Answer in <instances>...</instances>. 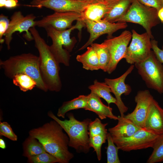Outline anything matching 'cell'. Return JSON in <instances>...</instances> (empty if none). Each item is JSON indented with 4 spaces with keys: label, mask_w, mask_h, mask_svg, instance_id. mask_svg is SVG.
<instances>
[{
    "label": "cell",
    "mask_w": 163,
    "mask_h": 163,
    "mask_svg": "<svg viewBox=\"0 0 163 163\" xmlns=\"http://www.w3.org/2000/svg\"><path fill=\"white\" fill-rule=\"evenodd\" d=\"M63 130L61 126L53 120L31 129L29 134L38 139L46 151L56 158L59 163H68L74 155L69 150V138Z\"/></svg>",
    "instance_id": "6da1fadb"
},
{
    "label": "cell",
    "mask_w": 163,
    "mask_h": 163,
    "mask_svg": "<svg viewBox=\"0 0 163 163\" xmlns=\"http://www.w3.org/2000/svg\"><path fill=\"white\" fill-rule=\"evenodd\" d=\"M29 30L39 52V69L43 80L48 90L59 92L62 87L59 74V63L51 52L50 46L41 37L35 27L30 28Z\"/></svg>",
    "instance_id": "7a4b0ae2"
},
{
    "label": "cell",
    "mask_w": 163,
    "mask_h": 163,
    "mask_svg": "<svg viewBox=\"0 0 163 163\" xmlns=\"http://www.w3.org/2000/svg\"><path fill=\"white\" fill-rule=\"evenodd\" d=\"M0 66L7 77L12 79L17 74H26L35 80L36 87L45 92L48 91L40 73L39 56L30 53L11 56L5 60L0 59Z\"/></svg>",
    "instance_id": "3957f363"
},
{
    "label": "cell",
    "mask_w": 163,
    "mask_h": 163,
    "mask_svg": "<svg viewBox=\"0 0 163 163\" xmlns=\"http://www.w3.org/2000/svg\"><path fill=\"white\" fill-rule=\"evenodd\" d=\"M47 115L56 121L65 132L69 138V146L78 153L89 152L91 147L88 129L91 119L80 121L76 119L73 114L69 113L67 114L69 119L62 120L50 111L48 112Z\"/></svg>",
    "instance_id": "277c9868"
},
{
    "label": "cell",
    "mask_w": 163,
    "mask_h": 163,
    "mask_svg": "<svg viewBox=\"0 0 163 163\" xmlns=\"http://www.w3.org/2000/svg\"><path fill=\"white\" fill-rule=\"evenodd\" d=\"M85 26L82 21H77V23L71 27L65 30H57L51 26L45 29L47 36L52 40V43L50 49L53 56L59 63H62L66 66L69 65L70 55L77 42L75 37H70L71 32L78 29L80 31Z\"/></svg>",
    "instance_id": "5b68a950"
},
{
    "label": "cell",
    "mask_w": 163,
    "mask_h": 163,
    "mask_svg": "<svg viewBox=\"0 0 163 163\" xmlns=\"http://www.w3.org/2000/svg\"><path fill=\"white\" fill-rule=\"evenodd\" d=\"M158 12L155 8L144 5L137 0H132L126 14L117 22L139 24L145 29L151 39H153L152 29L160 23Z\"/></svg>",
    "instance_id": "8992f818"
},
{
    "label": "cell",
    "mask_w": 163,
    "mask_h": 163,
    "mask_svg": "<svg viewBox=\"0 0 163 163\" xmlns=\"http://www.w3.org/2000/svg\"><path fill=\"white\" fill-rule=\"evenodd\" d=\"M134 66L147 87L163 94V65L153 51L148 58Z\"/></svg>",
    "instance_id": "52a82bcc"
},
{
    "label": "cell",
    "mask_w": 163,
    "mask_h": 163,
    "mask_svg": "<svg viewBox=\"0 0 163 163\" xmlns=\"http://www.w3.org/2000/svg\"><path fill=\"white\" fill-rule=\"evenodd\" d=\"M132 32V40L124 58L131 65L145 60L152 51L151 39L146 32L139 34L133 29Z\"/></svg>",
    "instance_id": "ba28073f"
},
{
    "label": "cell",
    "mask_w": 163,
    "mask_h": 163,
    "mask_svg": "<svg viewBox=\"0 0 163 163\" xmlns=\"http://www.w3.org/2000/svg\"><path fill=\"white\" fill-rule=\"evenodd\" d=\"M158 136L145 128H141L130 136L112 138L119 150L129 152L152 148Z\"/></svg>",
    "instance_id": "9c48e42d"
},
{
    "label": "cell",
    "mask_w": 163,
    "mask_h": 163,
    "mask_svg": "<svg viewBox=\"0 0 163 163\" xmlns=\"http://www.w3.org/2000/svg\"><path fill=\"white\" fill-rule=\"evenodd\" d=\"M36 18L35 16L33 14L24 16L20 11L13 13L11 17L7 29L4 35L5 41L8 50L10 49L13 34L16 32L18 31L20 33L25 32L24 37L27 40H34L29 29L36 26Z\"/></svg>",
    "instance_id": "30bf717a"
},
{
    "label": "cell",
    "mask_w": 163,
    "mask_h": 163,
    "mask_svg": "<svg viewBox=\"0 0 163 163\" xmlns=\"http://www.w3.org/2000/svg\"><path fill=\"white\" fill-rule=\"evenodd\" d=\"M82 21L85 24L90 37L87 41L79 50H82L91 45L100 36L106 34L108 35L107 38H111L113 37L112 34L115 32L120 29H125L128 26L126 22L111 23L103 19L94 21L84 17Z\"/></svg>",
    "instance_id": "8fae6325"
},
{
    "label": "cell",
    "mask_w": 163,
    "mask_h": 163,
    "mask_svg": "<svg viewBox=\"0 0 163 163\" xmlns=\"http://www.w3.org/2000/svg\"><path fill=\"white\" fill-rule=\"evenodd\" d=\"M132 37L131 33L125 30L119 36L107 38L103 42L107 46L110 54V62L107 72L108 74L113 72L119 62L124 58Z\"/></svg>",
    "instance_id": "7c38bea8"
},
{
    "label": "cell",
    "mask_w": 163,
    "mask_h": 163,
    "mask_svg": "<svg viewBox=\"0 0 163 163\" xmlns=\"http://www.w3.org/2000/svg\"><path fill=\"white\" fill-rule=\"evenodd\" d=\"M84 17L83 12H55L36 21V26L44 28L51 26L58 30H64L71 27L74 21H82Z\"/></svg>",
    "instance_id": "4fadbf2b"
},
{
    "label": "cell",
    "mask_w": 163,
    "mask_h": 163,
    "mask_svg": "<svg viewBox=\"0 0 163 163\" xmlns=\"http://www.w3.org/2000/svg\"><path fill=\"white\" fill-rule=\"evenodd\" d=\"M134 65H131L127 70L121 76L115 79L105 78L104 82L110 87L111 92L113 93L116 100V105L120 114V116H124V113L128 110V108L122 100L121 96L124 94L129 95L132 91L131 88L128 84L125 83L127 76L133 70Z\"/></svg>",
    "instance_id": "5bb4252c"
},
{
    "label": "cell",
    "mask_w": 163,
    "mask_h": 163,
    "mask_svg": "<svg viewBox=\"0 0 163 163\" xmlns=\"http://www.w3.org/2000/svg\"><path fill=\"white\" fill-rule=\"evenodd\" d=\"M154 98L149 90L138 91L135 97L136 107L133 111L125 117L133 121L141 128H144L150 105Z\"/></svg>",
    "instance_id": "9a60e30c"
},
{
    "label": "cell",
    "mask_w": 163,
    "mask_h": 163,
    "mask_svg": "<svg viewBox=\"0 0 163 163\" xmlns=\"http://www.w3.org/2000/svg\"><path fill=\"white\" fill-rule=\"evenodd\" d=\"M88 4L85 1L75 0H33L28 6L39 8L45 7L58 12L83 13Z\"/></svg>",
    "instance_id": "2e32d148"
},
{
    "label": "cell",
    "mask_w": 163,
    "mask_h": 163,
    "mask_svg": "<svg viewBox=\"0 0 163 163\" xmlns=\"http://www.w3.org/2000/svg\"><path fill=\"white\" fill-rule=\"evenodd\" d=\"M144 128L158 135L163 133V109L154 98L150 105Z\"/></svg>",
    "instance_id": "e0dca14e"
},
{
    "label": "cell",
    "mask_w": 163,
    "mask_h": 163,
    "mask_svg": "<svg viewBox=\"0 0 163 163\" xmlns=\"http://www.w3.org/2000/svg\"><path fill=\"white\" fill-rule=\"evenodd\" d=\"M85 110L94 112L101 120L108 118L111 119L118 120L119 118V117L113 114L111 107L104 104L100 97L92 92H91L88 95L87 104Z\"/></svg>",
    "instance_id": "ac0fdd59"
},
{
    "label": "cell",
    "mask_w": 163,
    "mask_h": 163,
    "mask_svg": "<svg viewBox=\"0 0 163 163\" xmlns=\"http://www.w3.org/2000/svg\"><path fill=\"white\" fill-rule=\"evenodd\" d=\"M118 117L117 124L108 129L109 133L112 138H123L130 136L141 128L124 116Z\"/></svg>",
    "instance_id": "d6986e66"
},
{
    "label": "cell",
    "mask_w": 163,
    "mask_h": 163,
    "mask_svg": "<svg viewBox=\"0 0 163 163\" xmlns=\"http://www.w3.org/2000/svg\"><path fill=\"white\" fill-rule=\"evenodd\" d=\"M87 48L84 53L77 55L76 60L82 63L85 69L93 71L100 69L98 57L94 49L91 46Z\"/></svg>",
    "instance_id": "ffe728a7"
},
{
    "label": "cell",
    "mask_w": 163,
    "mask_h": 163,
    "mask_svg": "<svg viewBox=\"0 0 163 163\" xmlns=\"http://www.w3.org/2000/svg\"><path fill=\"white\" fill-rule=\"evenodd\" d=\"M132 0H120L106 14L102 19L111 23L117 22L129 9Z\"/></svg>",
    "instance_id": "44dd1931"
},
{
    "label": "cell",
    "mask_w": 163,
    "mask_h": 163,
    "mask_svg": "<svg viewBox=\"0 0 163 163\" xmlns=\"http://www.w3.org/2000/svg\"><path fill=\"white\" fill-rule=\"evenodd\" d=\"M88 95H80L72 100L64 102L59 107L57 113L58 117L65 118L66 113L71 110L86 108Z\"/></svg>",
    "instance_id": "7402d4cb"
},
{
    "label": "cell",
    "mask_w": 163,
    "mask_h": 163,
    "mask_svg": "<svg viewBox=\"0 0 163 163\" xmlns=\"http://www.w3.org/2000/svg\"><path fill=\"white\" fill-rule=\"evenodd\" d=\"M22 145L23 155L27 158L46 152L38 139L30 135L24 141Z\"/></svg>",
    "instance_id": "603a6c76"
},
{
    "label": "cell",
    "mask_w": 163,
    "mask_h": 163,
    "mask_svg": "<svg viewBox=\"0 0 163 163\" xmlns=\"http://www.w3.org/2000/svg\"><path fill=\"white\" fill-rule=\"evenodd\" d=\"M88 88L91 90V92L104 99L108 106L111 103L116 104V99L112 95L110 87L105 82H101L97 80H95L94 82V84L90 85Z\"/></svg>",
    "instance_id": "cb8c5ba5"
},
{
    "label": "cell",
    "mask_w": 163,
    "mask_h": 163,
    "mask_svg": "<svg viewBox=\"0 0 163 163\" xmlns=\"http://www.w3.org/2000/svg\"><path fill=\"white\" fill-rule=\"evenodd\" d=\"M111 8L101 4H88L83 14L84 17L87 19L98 21L102 19Z\"/></svg>",
    "instance_id": "d4e9b609"
},
{
    "label": "cell",
    "mask_w": 163,
    "mask_h": 163,
    "mask_svg": "<svg viewBox=\"0 0 163 163\" xmlns=\"http://www.w3.org/2000/svg\"><path fill=\"white\" fill-rule=\"evenodd\" d=\"M97 56L100 69L107 72L110 63V54L107 46L103 42L101 44L92 43L91 45Z\"/></svg>",
    "instance_id": "484cf974"
},
{
    "label": "cell",
    "mask_w": 163,
    "mask_h": 163,
    "mask_svg": "<svg viewBox=\"0 0 163 163\" xmlns=\"http://www.w3.org/2000/svg\"><path fill=\"white\" fill-rule=\"evenodd\" d=\"M13 83L23 92L31 90L37 87V83L32 78L24 74H17L12 79Z\"/></svg>",
    "instance_id": "4316f807"
},
{
    "label": "cell",
    "mask_w": 163,
    "mask_h": 163,
    "mask_svg": "<svg viewBox=\"0 0 163 163\" xmlns=\"http://www.w3.org/2000/svg\"><path fill=\"white\" fill-rule=\"evenodd\" d=\"M152 148L153 151L147 163H156L163 162V133L158 136Z\"/></svg>",
    "instance_id": "83f0119b"
},
{
    "label": "cell",
    "mask_w": 163,
    "mask_h": 163,
    "mask_svg": "<svg viewBox=\"0 0 163 163\" xmlns=\"http://www.w3.org/2000/svg\"><path fill=\"white\" fill-rule=\"evenodd\" d=\"M107 140L108 144L106 152L107 163H120L118 155L119 149L114 143L112 137L109 133L107 135Z\"/></svg>",
    "instance_id": "f1b7e54d"
},
{
    "label": "cell",
    "mask_w": 163,
    "mask_h": 163,
    "mask_svg": "<svg viewBox=\"0 0 163 163\" xmlns=\"http://www.w3.org/2000/svg\"><path fill=\"white\" fill-rule=\"evenodd\" d=\"M108 133L90 137L89 138L90 146L94 149L99 161L101 159V147L107 140Z\"/></svg>",
    "instance_id": "f546056e"
},
{
    "label": "cell",
    "mask_w": 163,
    "mask_h": 163,
    "mask_svg": "<svg viewBox=\"0 0 163 163\" xmlns=\"http://www.w3.org/2000/svg\"><path fill=\"white\" fill-rule=\"evenodd\" d=\"M108 123H102L100 119L96 118L93 121H91L88 126L89 137L104 133H107L106 126Z\"/></svg>",
    "instance_id": "4dcf8cb0"
},
{
    "label": "cell",
    "mask_w": 163,
    "mask_h": 163,
    "mask_svg": "<svg viewBox=\"0 0 163 163\" xmlns=\"http://www.w3.org/2000/svg\"><path fill=\"white\" fill-rule=\"evenodd\" d=\"M27 158V162L29 163H59L56 158L46 152Z\"/></svg>",
    "instance_id": "1f68e13d"
},
{
    "label": "cell",
    "mask_w": 163,
    "mask_h": 163,
    "mask_svg": "<svg viewBox=\"0 0 163 163\" xmlns=\"http://www.w3.org/2000/svg\"><path fill=\"white\" fill-rule=\"evenodd\" d=\"M0 136H3L13 141H16L18 137L10 125L6 122H0Z\"/></svg>",
    "instance_id": "d6a6232c"
},
{
    "label": "cell",
    "mask_w": 163,
    "mask_h": 163,
    "mask_svg": "<svg viewBox=\"0 0 163 163\" xmlns=\"http://www.w3.org/2000/svg\"><path fill=\"white\" fill-rule=\"evenodd\" d=\"M9 21L7 17L2 14L0 16V42L2 43L5 41L2 37L7 29Z\"/></svg>",
    "instance_id": "836d02e7"
},
{
    "label": "cell",
    "mask_w": 163,
    "mask_h": 163,
    "mask_svg": "<svg viewBox=\"0 0 163 163\" xmlns=\"http://www.w3.org/2000/svg\"><path fill=\"white\" fill-rule=\"evenodd\" d=\"M152 49L158 59L162 63H163V46L162 49L160 48L158 46V41L154 40L151 39Z\"/></svg>",
    "instance_id": "e575fe53"
},
{
    "label": "cell",
    "mask_w": 163,
    "mask_h": 163,
    "mask_svg": "<svg viewBox=\"0 0 163 163\" xmlns=\"http://www.w3.org/2000/svg\"><path fill=\"white\" fill-rule=\"evenodd\" d=\"M137 0L144 5L156 9L158 11L163 6L162 0Z\"/></svg>",
    "instance_id": "d590c367"
},
{
    "label": "cell",
    "mask_w": 163,
    "mask_h": 163,
    "mask_svg": "<svg viewBox=\"0 0 163 163\" xmlns=\"http://www.w3.org/2000/svg\"><path fill=\"white\" fill-rule=\"evenodd\" d=\"M120 0H85L88 4H100L111 8Z\"/></svg>",
    "instance_id": "8d00e7d4"
},
{
    "label": "cell",
    "mask_w": 163,
    "mask_h": 163,
    "mask_svg": "<svg viewBox=\"0 0 163 163\" xmlns=\"http://www.w3.org/2000/svg\"><path fill=\"white\" fill-rule=\"evenodd\" d=\"M18 0H7L5 7L7 8H13L19 5Z\"/></svg>",
    "instance_id": "74e56055"
},
{
    "label": "cell",
    "mask_w": 163,
    "mask_h": 163,
    "mask_svg": "<svg viewBox=\"0 0 163 163\" xmlns=\"http://www.w3.org/2000/svg\"><path fill=\"white\" fill-rule=\"evenodd\" d=\"M158 15L160 20L163 23V6L158 11Z\"/></svg>",
    "instance_id": "f35d334b"
},
{
    "label": "cell",
    "mask_w": 163,
    "mask_h": 163,
    "mask_svg": "<svg viewBox=\"0 0 163 163\" xmlns=\"http://www.w3.org/2000/svg\"><path fill=\"white\" fill-rule=\"evenodd\" d=\"M0 147L3 149H4L6 148L5 142L4 140L1 137L0 138Z\"/></svg>",
    "instance_id": "ab89813d"
},
{
    "label": "cell",
    "mask_w": 163,
    "mask_h": 163,
    "mask_svg": "<svg viewBox=\"0 0 163 163\" xmlns=\"http://www.w3.org/2000/svg\"><path fill=\"white\" fill-rule=\"evenodd\" d=\"M7 0H0V7L1 8L5 7Z\"/></svg>",
    "instance_id": "60d3db41"
},
{
    "label": "cell",
    "mask_w": 163,
    "mask_h": 163,
    "mask_svg": "<svg viewBox=\"0 0 163 163\" xmlns=\"http://www.w3.org/2000/svg\"><path fill=\"white\" fill-rule=\"evenodd\" d=\"M77 0V1H85V0Z\"/></svg>",
    "instance_id": "b9f144b4"
},
{
    "label": "cell",
    "mask_w": 163,
    "mask_h": 163,
    "mask_svg": "<svg viewBox=\"0 0 163 163\" xmlns=\"http://www.w3.org/2000/svg\"><path fill=\"white\" fill-rule=\"evenodd\" d=\"M34 0L39 1H42V0Z\"/></svg>",
    "instance_id": "7bdbcfd3"
},
{
    "label": "cell",
    "mask_w": 163,
    "mask_h": 163,
    "mask_svg": "<svg viewBox=\"0 0 163 163\" xmlns=\"http://www.w3.org/2000/svg\"><path fill=\"white\" fill-rule=\"evenodd\" d=\"M163 1V0H162Z\"/></svg>",
    "instance_id": "ee69618b"
}]
</instances>
